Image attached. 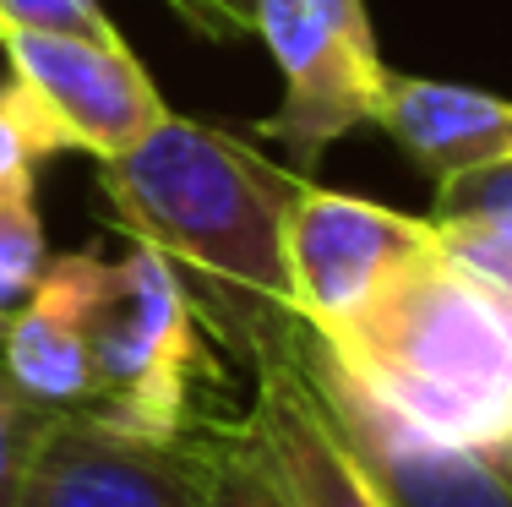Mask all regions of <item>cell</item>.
Listing matches in <instances>:
<instances>
[{
  "label": "cell",
  "mask_w": 512,
  "mask_h": 507,
  "mask_svg": "<svg viewBox=\"0 0 512 507\" xmlns=\"http://www.w3.org/2000/svg\"><path fill=\"white\" fill-rule=\"evenodd\" d=\"M99 186L126 235L180 268L202 328L229 355L251 360L267 338L306 322L284 257V219L306 180L235 131L164 115L131 153L104 159Z\"/></svg>",
  "instance_id": "cell-1"
},
{
  "label": "cell",
  "mask_w": 512,
  "mask_h": 507,
  "mask_svg": "<svg viewBox=\"0 0 512 507\" xmlns=\"http://www.w3.org/2000/svg\"><path fill=\"white\" fill-rule=\"evenodd\" d=\"M338 371L447 442H512V300L431 240L338 333Z\"/></svg>",
  "instance_id": "cell-2"
},
{
  "label": "cell",
  "mask_w": 512,
  "mask_h": 507,
  "mask_svg": "<svg viewBox=\"0 0 512 507\" xmlns=\"http://www.w3.org/2000/svg\"><path fill=\"white\" fill-rule=\"evenodd\" d=\"M213 371L202 317L180 268L153 246H131L109 268L93 328V404L131 431H180L197 420V388Z\"/></svg>",
  "instance_id": "cell-3"
},
{
  "label": "cell",
  "mask_w": 512,
  "mask_h": 507,
  "mask_svg": "<svg viewBox=\"0 0 512 507\" xmlns=\"http://www.w3.org/2000/svg\"><path fill=\"white\" fill-rule=\"evenodd\" d=\"M224 420L131 431L99 409H55L33 442L17 507H207Z\"/></svg>",
  "instance_id": "cell-4"
},
{
  "label": "cell",
  "mask_w": 512,
  "mask_h": 507,
  "mask_svg": "<svg viewBox=\"0 0 512 507\" xmlns=\"http://www.w3.org/2000/svg\"><path fill=\"white\" fill-rule=\"evenodd\" d=\"M256 39L284 71V104L256 126V137L316 164L327 142L371 120L387 66L365 0H256Z\"/></svg>",
  "instance_id": "cell-5"
},
{
  "label": "cell",
  "mask_w": 512,
  "mask_h": 507,
  "mask_svg": "<svg viewBox=\"0 0 512 507\" xmlns=\"http://www.w3.org/2000/svg\"><path fill=\"white\" fill-rule=\"evenodd\" d=\"M246 366L256 377L246 426L273 464L289 507H393L333 420L311 355V322L267 338Z\"/></svg>",
  "instance_id": "cell-6"
},
{
  "label": "cell",
  "mask_w": 512,
  "mask_h": 507,
  "mask_svg": "<svg viewBox=\"0 0 512 507\" xmlns=\"http://www.w3.org/2000/svg\"><path fill=\"white\" fill-rule=\"evenodd\" d=\"M11 77L39 99L66 137V153L120 159L169 115L126 39H71V33L0 28Z\"/></svg>",
  "instance_id": "cell-7"
},
{
  "label": "cell",
  "mask_w": 512,
  "mask_h": 507,
  "mask_svg": "<svg viewBox=\"0 0 512 507\" xmlns=\"http://www.w3.org/2000/svg\"><path fill=\"white\" fill-rule=\"evenodd\" d=\"M425 240H431V219L306 180L284 219L295 311L311 322V333H338Z\"/></svg>",
  "instance_id": "cell-8"
},
{
  "label": "cell",
  "mask_w": 512,
  "mask_h": 507,
  "mask_svg": "<svg viewBox=\"0 0 512 507\" xmlns=\"http://www.w3.org/2000/svg\"><path fill=\"white\" fill-rule=\"evenodd\" d=\"M316 377L333 404L338 431L360 464L376 475L393 507H512V442H447L409 426L387 404H376L360 382L327 360L322 338L311 333Z\"/></svg>",
  "instance_id": "cell-9"
},
{
  "label": "cell",
  "mask_w": 512,
  "mask_h": 507,
  "mask_svg": "<svg viewBox=\"0 0 512 507\" xmlns=\"http://www.w3.org/2000/svg\"><path fill=\"white\" fill-rule=\"evenodd\" d=\"M109 268L115 262L93 251L50 257L28 300L0 317V360L44 409L93 404V328L109 295Z\"/></svg>",
  "instance_id": "cell-10"
},
{
  "label": "cell",
  "mask_w": 512,
  "mask_h": 507,
  "mask_svg": "<svg viewBox=\"0 0 512 507\" xmlns=\"http://www.w3.org/2000/svg\"><path fill=\"white\" fill-rule=\"evenodd\" d=\"M371 126H382L436 186L463 175V169L512 159V99H496L485 88H463V82L387 71Z\"/></svg>",
  "instance_id": "cell-11"
},
{
  "label": "cell",
  "mask_w": 512,
  "mask_h": 507,
  "mask_svg": "<svg viewBox=\"0 0 512 507\" xmlns=\"http://www.w3.org/2000/svg\"><path fill=\"white\" fill-rule=\"evenodd\" d=\"M39 169L0 180V317L28 300L39 273L50 268V235H44L39 202H33Z\"/></svg>",
  "instance_id": "cell-12"
},
{
  "label": "cell",
  "mask_w": 512,
  "mask_h": 507,
  "mask_svg": "<svg viewBox=\"0 0 512 507\" xmlns=\"http://www.w3.org/2000/svg\"><path fill=\"white\" fill-rule=\"evenodd\" d=\"M207 507H289L273 464L262 458V448H256L246 415L224 420V437H218V475H213V497H207Z\"/></svg>",
  "instance_id": "cell-13"
},
{
  "label": "cell",
  "mask_w": 512,
  "mask_h": 507,
  "mask_svg": "<svg viewBox=\"0 0 512 507\" xmlns=\"http://www.w3.org/2000/svg\"><path fill=\"white\" fill-rule=\"evenodd\" d=\"M55 153H66V137L39 110V99L17 77H6L0 82V180L22 175V169H39Z\"/></svg>",
  "instance_id": "cell-14"
},
{
  "label": "cell",
  "mask_w": 512,
  "mask_h": 507,
  "mask_svg": "<svg viewBox=\"0 0 512 507\" xmlns=\"http://www.w3.org/2000/svg\"><path fill=\"white\" fill-rule=\"evenodd\" d=\"M55 409H44L39 398H28L17 388V377L6 371L0 360V507H17V491H22V475H28V458H33V442H39L44 420Z\"/></svg>",
  "instance_id": "cell-15"
},
{
  "label": "cell",
  "mask_w": 512,
  "mask_h": 507,
  "mask_svg": "<svg viewBox=\"0 0 512 507\" xmlns=\"http://www.w3.org/2000/svg\"><path fill=\"white\" fill-rule=\"evenodd\" d=\"M431 219H474V224H502L512 229V159L463 169V175L436 186Z\"/></svg>",
  "instance_id": "cell-16"
},
{
  "label": "cell",
  "mask_w": 512,
  "mask_h": 507,
  "mask_svg": "<svg viewBox=\"0 0 512 507\" xmlns=\"http://www.w3.org/2000/svg\"><path fill=\"white\" fill-rule=\"evenodd\" d=\"M0 28L71 33V39H126L99 0H0Z\"/></svg>",
  "instance_id": "cell-17"
},
{
  "label": "cell",
  "mask_w": 512,
  "mask_h": 507,
  "mask_svg": "<svg viewBox=\"0 0 512 507\" xmlns=\"http://www.w3.org/2000/svg\"><path fill=\"white\" fill-rule=\"evenodd\" d=\"M202 39H246L256 33V0H164Z\"/></svg>",
  "instance_id": "cell-18"
}]
</instances>
